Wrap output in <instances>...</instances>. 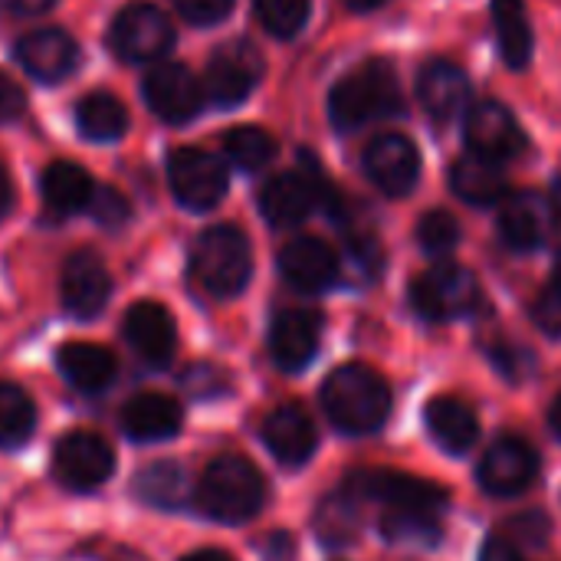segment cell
<instances>
[{"mask_svg":"<svg viewBox=\"0 0 561 561\" xmlns=\"http://www.w3.org/2000/svg\"><path fill=\"white\" fill-rule=\"evenodd\" d=\"M122 335L131 345V352L151 368H164L174 358L178 325H174V316L161 302H151V299L135 302L122 319Z\"/></svg>","mask_w":561,"mask_h":561,"instance_id":"obj_14","label":"cell"},{"mask_svg":"<svg viewBox=\"0 0 561 561\" xmlns=\"http://www.w3.org/2000/svg\"><path fill=\"white\" fill-rule=\"evenodd\" d=\"M417 99L424 112L437 122H454L457 115L467 112L470 102V82L463 69H457L447 59H434L421 69L417 76Z\"/></svg>","mask_w":561,"mask_h":561,"instance_id":"obj_24","label":"cell"},{"mask_svg":"<svg viewBox=\"0 0 561 561\" xmlns=\"http://www.w3.org/2000/svg\"><path fill=\"white\" fill-rule=\"evenodd\" d=\"M401 112V89L391 62L368 59L342 76L329 95V115L335 128H362L375 118Z\"/></svg>","mask_w":561,"mask_h":561,"instance_id":"obj_3","label":"cell"},{"mask_svg":"<svg viewBox=\"0 0 561 561\" xmlns=\"http://www.w3.org/2000/svg\"><path fill=\"white\" fill-rule=\"evenodd\" d=\"M224 151H227V158H230L237 168H243V171H260V168H266V164L273 161L276 141H273L270 131H263V128H256V125H240V128H233V131L224 138Z\"/></svg>","mask_w":561,"mask_h":561,"instance_id":"obj_35","label":"cell"},{"mask_svg":"<svg viewBox=\"0 0 561 561\" xmlns=\"http://www.w3.org/2000/svg\"><path fill=\"white\" fill-rule=\"evenodd\" d=\"M85 210H89L92 220H95L99 227H105V230H118V227H125L128 217H131L128 197H125L122 191H115V187H99V191H92V201H89Z\"/></svg>","mask_w":561,"mask_h":561,"instance_id":"obj_38","label":"cell"},{"mask_svg":"<svg viewBox=\"0 0 561 561\" xmlns=\"http://www.w3.org/2000/svg\"><path fill=\"white\" fill-rule=\"evenodd\" d=\"M480 302V283L467 266L440 263L421 273L411 286V306L427 322H450Z\"/></svg>","mask_w":561,"mask_h":561,"instance_id":"obj_5","label":"cell"},{"mask_svg":"<svg viewBox=\"0 0 561 561\" xmlns=\"http://www.w3.org/2000/svg\"><path fill=\"white\" fill-rule=\"evenodd\" d=\"M197 510L224 526H240L253 519L266 503V480L247 457H217L207 463L197 490Z\"/></svg>","mask_w":561,"mask_h":561,"instance_id":"obj_2","label":"cell"},{"mask_svg":"<svg viewBox=\"0 0 561 561\" xmlns=\"http://www.w3.org/2000/svg\"><path fill=\"white\" fill-rule=\"evenodd\" d=\"M467 145L470 154H480L486 161H510L526 148V135L510 108L500 102H477L467 112Z\"/></svg>","mask_w":561,"mask_h":561,"instance_id":"obj_15","label":"cell"},{"mask_svg":"<svg viewBox=\"0 0 561 561\" xmlns=\"http://www.w3.org/2000/svg\"><path fill=\"white\" fill-rule=\"evenodd\" d=\"M191 273L214 299H233L247 289L253 273V253L243 230L230 224L207 227L191 253Z\"/></svg>","mask_w":561,"mask_h":561,"instance_id":"obj_4","label":"cell"},{"mask_svg":"<svg viewBox=\"0 0 561 561\" xmlns=\"http://www.w3.org/2000/svg\"><path fill=\"white\" fill-rule=\"evenodd\" d=\"M174 7L194 26H214L233 10V0H174Z\"/></svg>","mask_w":561,"mask_h":561,"instance_id":"obj_41","label":"cell"},{"mask_svg":"<svg viewBox=\"0 0 561 561\" xmlns=\"http://www.w3.org/2000/svg\"><path fill=\"white\" fill-rule=\"evenodd\" d=\"M181 561H233L227 552H220V549H197V552H191V556H184Z\"/></svg>","mask_w":561,"mask_h":561,"instance_id":"obj_48","label":"cell"},{"mask_svg":"<svg viewBox=\"0 0 561 561\" xmlns=\"http://www.w3.org/2000/svg\"><path fill=\"white\" fill-rule=\"evenodd\" d=\"M493 20H496V36L503 59L516 69H523L533 56V26L526 16L523 0H493Z\"/></svg>","mask_w":561,"mask_h":561,"instance_id":"obj_31","label":"cell"},{"mask_svg":"<svg viewBox=\"0 0 561 561\" xmlns=\"http://www.w3.org/2000/svg\"><path fill=\"white\" fill-rule=\"evenodd\" d=\"M293 539L286 533H273L266 542H263V559L266 561H293Z\"/></svg>","mask_w":561,"mask_h":561,"instance_id":"obj_43","label":"cell"},{"mask_svg":"<svg viewBox=\"0 0 561 561\" xmlns=\"http://www.w3.org/2000/svg\"><path fill=\"white\" fill-rule=\"evenodd\" d=\"M23 108H26L23 89H20L10 76H3V72H0V125H3V122L20 118V115H23Z\"/></svg>","mask_w":561,"mask_h":561,"instance_id":"obj_42","label":"cell"},{"mask_svg":"<svg viewBox=\"0 0 561 561\" xmlns=\"http://www.w3.org/2000/svg\"><path fill=\"white\" fill-rule=\"evenodd\" d=\"M322 411L342 434H371L391 414V391L378 371L342 365L322 385Z\"/></svg>","mask_w":561,"mask_h":561,"instance_id":"obj_1","label":"cell"},{"mask_svg":"<svg viewBox=\"0 0 561 561\" xmlns=\"http://www.w3.org/2000/svg\"><path fill=\"white\" fill-rule=\"evenodd\" d=\"M279 273L299 293H322L339 279V256L319 237H296L279 253Z\"/></svg>","mask_w":561,"mask_h":561,"instance_id":"obj_18","label":"cell"},{"mask_svg":"<svg viewBox=\"0 0 561 561\" xmlns=\"http://www.w3.org/2000/svg\"><path fill=\"white\" fill-rule=\"evenodd\" d=\"M352 10H375V7H381L385 0H345Z\"/></svg>","mask_w":561,"mask_h":561,"instance_id":"obj_50","label":"cell"},{"mask_svg":"<svg viewBox=\"0 0 561 561\" xmlns=\"http://www.w3.org/2000/svg\"><path fill=\"white\" fill-rule=\"evenodd\" d=\"M0 7H7L10 13H20V16H39V13L53 10L56 0H0Z\"/></svg>","mask_w":561,"mask_h":561,"instance_id":"obj_45","label":"cell"},{"mask_svg":"<svg viewBox=\"0 0 561 561\" xmlns=\"http://www.w3.org/2000/svg\"><path fill=\"white\" fill-rule=\"evenodd\" d=\"M76 125L89 141H115L128 128V112L112 92H89L76 108Z\"/></svg>","mask_w":561,"mask_h":561,"instance_id":"obj_30","label":"cell"},{"mask_svg":"<svg viewBox=\"0 0 561 561\" xmlns=\"http://www.w3.org/2000/svg\"><path fill=\"white\" fill-rule=\"evenodd\" d=\"M533 316H536V322H539V329H542V332H549V335H561V256H559L556 273H552V279H549V286H546V289H542V296L536 299Z\"/></svg>","mask_w":561,"mask_h":561,"instance_id":"obj_39","label":"cell"},{"mask_svg":"<svg viewBox=\"0 0 561 561\" xmlns=\"http://www.w3.org/2000/svg\"><path fill=\"white\" fill-rule=\"evenodd\" d=\"M322 339V316L312 309H283L270 329V355L283 371H302Z\"/></svg>","mask_w":561,"mask_h":561,"instance_id":"obj_17","label":"cell"},{"mask_svg":"<svg viewBox=\"0 0 561 561\" xmlns=\"http://www.w3.org/2000/svg\"><path fill=\"white\" fill-rule=\"evenodd\" d=\"M263 444L286 467H302L319 444L312 417L299 404H283L263 421Z\"/></svg>","mask_w":561,"mask_h":561,"instance_id":"obj_23","label":"cell"},{"mask_svg":"<svg viewBox=\"0 0 561 561\" xmlns=\"http://www.w3.org/2000/svg\"><path fill=\"white\" fill-rule=\"evenodd\" d=\"M417 243L424 253L444 256L460 243V224L450 210H431L417 224Z\"/></svg>","mask_w":561,"mask_h":561,"instance_id":"obj_37","label":"cell"},{"mask_svg":"<svg viewBox=\"0 0 561 561\" xmlns=\"http://www.w3.org/2000/svg\"><path fill=\"white\" fill-rule=\"evenodd\" d=\"M148 108L164 122H191L204 108V85L181 62H158L141 82Z\"/></svg>","mask_w":561,"mask_h":561,"instance_id":"obj_11","label":"cell"},{"mask_svg":"<svg viewBox=\"0 0 561 561\" xmlns=\"http://www.w3.org/2000/svg\"><path fill=\"white\" fill-rule=\"evenodd\" d=\"M108 43H112L115 56L125 62H154L171 49L174 26L158 7L131 3L112 20Z\"/></svg>","mask_w":561,"mask_h":561,"instance_id":"obj_9","label":"cell"},{"mask_svg":"<svg viewBox=\"0 0 561 561\" xmlns=\"http://www.w3.org/2000/svg\"><path fill=\"white\" fill-rule=\"evenodd\" d=\"M36 431V404L33 398L10 381H0V447L16 450Z\"/></svg>","mask_w":561,"mask_h":561,"instance_id":"obj_32","label":"cell"},{"mask_svg":"<svg viewBox=\"0 0 561 561\" xmlns=\"http://www.w3.org/2000/svg\"><path fill=\"white\" fill-rule=\"evenodd\" d=\"M480 561H523L519 552L506 542V539H490L480 552Z\"/></svg>","mask_w":561,"mask_h":561,"instance_id":"obj_46","label":"cell"},{"mask_svg":"<svg viewBox=\"0 0 561 561\" xmlns=\"http://www.w3.org/2000/svg\"><path fill=\"white\" fill-rule=\"evenodd\" d=\"M131 490H135L138 503H145L151 510H161V513H174L191 500L187 473H184L181 463H171V460L148 463L145 470H138Z\"/></svg>","mask_w":561,"mask_h":561,"instance_id":"obj_29","label":"cell"},{"mask_svg":"<svg viewBox=\"0 0 561 561\" xmlns=\"http://www.w3.org/2000/svg\"><path fill=\"white\" fill-rule=\"evenodd\" d=\"M450 187L467 204L486 207V204L506 201L510 181H506V174H503V168L496 161H486L480 154H463L450 168Z\"/></svg>","mask_w":561,"mask_h":561,"instance_id":"obj_27","label":"cell"},{"mask_svg":"<svg viewBox=\"0 0 561 561\" xmlns=\"http://www.w3.org/2000/svg\"><path fill=\"white\" fill-rule=\"evenodd\" d=\"M381 529L388 542L394 546H411V549H431L440 542V523L434 513H417V510H388L381 519Z\"/></svg>","mask_w":561,"mask_h":561,"instance_id":"obj_33","label":"cell"},{"mask_svg":"<svg viewBox=\"0 0 561 561\" xmlns=\"http://www.w3.org/2000/svg\"><path fill=\"white\" fill-rule=\"evenodd\" d=\"M59 296H62L66 312L82 322L102 316V309L108 306V296H112V276L95 250H76L66 260L62 279H59Z\"/></svg>","mask_w":561,"mask_h":561,"instance_id":"obj_13","label":"cell"},{"mask_svg":"<svg viewBox=\"0 0 561 561\" xmlns=\"http://www.w3.org/2000/svg\"><path fill=\"white\" fill-rule=\"evenodd\" d=\"M168 181L181 207L210 210L227 194V168L204 148H178L168 158Z\"/></svg>","mask_w":561,"mask_h":561,"instance_id":"obj_8","label":"cell"},{"mask_svg":"<svg viewBox=\"0 0 561 561\" xmlns=\"http://www.w3.org/2000/svg\"><path fill=\"white\" fill-rule=\"evenodd\" d=\"M316 533L325 546H348L358 536V503L348 490L329 496L316 513Z\"/></svg>","mask_w":561,"mask_h":561,"instance_id":"obj_34","label":"cell"},{"mask_svg":"<svg viewBox=\"0 0 561 561\" xmlns=\"http://www.w3.org/2000/svg\"><path fill=\"white\" fill-rule=\"evenodd\" d=\"M549 424H552V431H556V437L561 440V394L556 398V404H552V411H549Z\"/></svg>","mask_w":561,"mask_h":561,"instance_id":"obj_49","label":"cell"},{"mask_svg":"<svg viewBox=\"0 0 561 561\" xmlns=\"http://www.w3.org/2000/svg\"><path fill=\"white\" fill-rule=\"evenodd\" d=\"M56 368L62 375V381L82 394H99L105 391L115 375H118V362L105 345L95 342H66L56 352Z\"/></svg>","mask_w":561,"mask_h":561,"instance_id":"obj_25","label":"cell"},{"mask_svg":"<svg viewBox=\"0 0 561 561\" xmlns=\"http://www.w3.org/2000/svg\"><path fill=\"white\" fill-rule=\"evenodd\" d=\"M256 16L273 36L289 39L306 26L309 0H256Z\"/></svg>","mask_w":561,"mask_h":561,"instance_id":"obj_36","label":"cell"},{"mask_svg":"<svg viewBox=\"0 0 561 561\" xmlns=\"http://www.w3.org/2000/svg\"><path fill=\"white\" fill-rule=\"evenodd\" d=\"M519 523H523V526H529L519 539H526L529 546H542V542H546V536H549V519H546L542 513H536V516H523Z\"/></svg>","mask_w":561,"mask_h":561,"instance_id":"obj_44","label":"cell"},{"mask_svg":"<svg viewBox=\"0 0 561 561\" xmlns=\"http://www.w3.org/2000/svg\"><path fill=\"white\" fill-rule=\"evenodd\" d=\"M319 197H322L319 178H309L302 171H286L263 184L260 210L273 227H299L312 214Z\"/></svg>","mask_w":561,"mask_h":561,"instance_id":"obj_20","label":"cell"},{"mask_svg":"<svg viewBox=\"0 0 561 561\" xmlns=\"http://www.w3.org/2000/svg\"><path fill=\"white\" fill-rule=\"evenodd\" d=\"M92 178L85 174V168L72 164V161H53L43 178H39V194L43 204L56 214V217H69L89 207L92 201Z\"/></svg>","mask_w":561,"mask_h":561,"instance_id":"obj_26","label":"cell"},{"mask_svg":"<svg viewBox=\"0 0 561 561\" xmlns=\"http://www.w3.org/2000/svg\"><path fill=\"white\" fill-rule=\"evenodd\" d=\"M16 62L36 82H59L79 62V46L62 30H33L16 39Z\"/></svg>","mask_w":561,"mask_h":561,"instance_id":"obj_22","label":"cell"},{"mask_svg":"<svg viewBox=\"0 0 561 561\" xmlns=\"http://www.w3.org/2000/svg\"><path fill=\"white\" fill-rule=\"evenodd\" d=\"M365 171L381 194L404 197L414 191V184L421 178L417 145L404 135H381L365 151Z\"/></svg>","mask_w":561,"mask_h":561,"instance_id":"obj_16","label":"cell"},{"mask_svg":"<svg viewBox=\"0 0 561 561\" xmlns=\"http://www.w3.org/2000/svg\"><path fill=\"white\" fill-rule=\"evenodd\" d=\"M181 385L194 394V398H217L227 391V375L214 365H194L184 371Z\"/></svg>","mask_w":561,"mask_h":561,"instance_id":"obj_40","label":"cell"},{"mask_svg":"<svg viewBox=\"0 0 561 561\" xmlns=\"http://www.w3.org/2000/svg\"><path fill=\"white\" fill-rule=\"evenodd\" d=\"M536 470H539L536 450L526 440L506 437L486 450V457L480 463V486L490 496H516L533 483Z\"/></svg>","mask_w":561,"mask_h":561,"instance_id":"obj_19","label":"cell"},{"mask_svg":"<svg viewBox=\"0 0 561 561\" xmlns=\"http://www.w3.org/2000/svg\"><path fill=\"white\" fill-rule=\"evenodd\" d=\"M561 210L552 197L523 191L503 201L500 207V237L510 250H539L559 227Z\"/></svg>","mask_w":561,"mask_h":561,"instance_id":"obj_12","label":"cell"},{"mask_svg":"<svg viewBox=\"0 0 561 561\" xmlns=\"http://www.w3.org/2000/svg\"><path fill=\"white\" fill-rule=\"evenodd\" d=\"M184 424V408L158 391H141L122 408V431L135 444H161L178 437Z\"/></svg>","mask_w":561,"mask_h":561,"instance_id":"obj_21","label":"cell"},{"mask_svg":"<svg viewBox=\"0 0 561 561\" xmlns=\"http://www.w3.org/2000/svg\"><path fill=\"white\" fill-rule=\"evenodd\" d=\"M10 207H13V184H10V174H7V168L0 164V220L10 214Z\"/></svg>","mask_w":561,"mask_h":561,"instance_id":"obj_47","label":"cell"},{"mask_svg":"<svg viewBox=\"0 0 561 561\" xmlns=\"http://www.w3.org/2000/svg\"><path fill=\"white\" fill-rule=\"evenodd\" d=\"M427 431L447 454H467L480 437L477 414L457 398H434L427 404Z\"/></svg>","mask_w":561,"mask_h":561,"instance_id":"obj_28","label":"cell"},{"mask_svg":"<svg viewBox=\"0 0 561 561\" xmlns=\"http://www.w3.org/2000/svg\"><path fill=\"white\" fill-rule=\"evenodd\" d=\"M260 76H263V56L256 53V46L237 39L210 56L204 89L210 102H217L220 108H233L256 89Z\"/></svg>","mask_w":561,"mask_h":561,"instance_id":"obj_10","label":"cell"},{"mask_svg":"<svg viewBox=\"0 0 561 561\" xmlns=\"http://www.w3.org/2000/svg\"><path fill=\"white\" fill-rule=\"evenodd\" d=\"M115 473V454L105 437L92 431H69L56 440L53 477L69 493H95Z\"/></svg>","mask_w":561,"mask_h":561,"instance_id":"obj_6","label":"cell"},{"mask_svg":"<svg viewBox=\"0 0 561 561\" xmlns=\"http://www.w3.org/2000/svg\"><path fill=\"white\" fill-rule=\"evenodd\" d=\"M345 490L355 500H378L388 510H417V513H434L440 516L447 510V490L437 483L398 473V470H362L348 477Z\"/></svg>","mask_w":561,"mask_h":561,"instance_id":"obj_7","label":"cell"}]
</instances>
